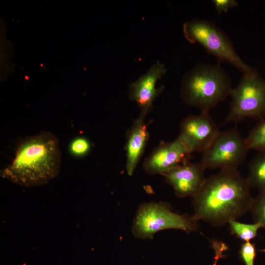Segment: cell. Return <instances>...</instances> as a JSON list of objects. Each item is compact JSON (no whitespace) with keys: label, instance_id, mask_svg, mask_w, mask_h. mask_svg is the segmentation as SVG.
<instances>
[{"label":"cell","instance_id":"10","mask_svg":"<svg viewBox=\"0 0 265 265\" xmlns=\"http://www.w3.org/2000/svg\"><path fill=\"white\" fill-rule=\"evenodd\" d=\"M166 71L165 65L157 61L146 73L129 85V98L137 104L140 112L147 115L153 108L155 100L164 89L163 86L157 88V83Z\"/></svg>","mask_w":265,"mask_h":265},{"label":"cell","instance_id":"18","mask_svg":"<svg viewBox=\"0 0 265 265\" xmlns=\"http://www.w3.org/2000/svg\"><path fill=\"white\" fill-rule=\"evenodd\" d=\"M239 254L245 265H254L256 256L255 244L250 241L243 242L240 246Z\"/></svg>","mask_w":265,"mask_h":265},{"label":"cell","instance_id":"11","mask_svg":"<svg viewBox=\"0 0 265 265\" xmlns=\"http://www.w3.org/2000/svg\"><path fill=\"white\" fill-rule=\"evenodd\" d=\"M205 170L200 163L188 161L172 169L163 176L177 196L193 198L205 180Z\"/></svg>","mask_w":265,"mask_h":265},{"label":"cell","instance_id":"3","mask_svg":"<svg viewBox=\"0 0 265 265\" xmlns=\"http://www.w3.org/2000/svg\"><path fill=\"white\" fill-rule=\"evenodd\" d=\"M232 89L229 76L219 65L200 64L183 78L180 96L187 105L209 112Z\"/></svg>","mask_w":265,"mask_h":265},{"label":"cell","instance_id":"17","mask_svg":"<svg viewBox=\"0 0 265 265\" xmlns=\"http://www.w3.org/2000/svg\"><path fill=\"white\" fill-rule=\"evenodd\" d=\"M90 148L89 141L83 137L76 138L72 141L69 145L70 153L76 157L85 156L89 152Z\"/></svg>","mask_w":265,"mask_h":265},{"label":"cell","instance_id":"15","mask_svg":"<svg viewBox=\"0 0 265 265\" xmlns=\"http://www.w3.org/2000/svg\"><path fill=\"white\" fill-rule=\"evenodd\" d=\"M245 140L249 150H265V120L251 130Z\"/></svg>","mask_w":265,"mask_h":265},{"label":"cell","instance_id":"7","mask_svg":"<svg viewBox=\"0 0 265 265\" xmlns=\"http://www.w3.org/2000/svg\"><path fill=\"white\" fill-rule=\"evenodd\" d=\"M249 150L245 138L234 128L219 132L212 144L202 153L200 163L205 169L237 170Z\"/></svg>","mask_w":265,"mask_h":265},{"label":"cell","instance_id":"21","mask_svg":"<svg viewBox=\"0 0 265 265\" xmlns=\"http://www.w3.org/2000/svg\"><path fill=\"white\" fill-rule=\"evenodd\" d=\"M262 251L265 253V249H263V250H262Z\"/></svg>","mask_w":265,"mask_h":265},{"label":"cell","instance_id":"20","mask_svg":"<svg viewBox=\"0 0 265 265\" xmlns=\"http://www.w3.org/2000/svg\"><path fill=\"white\" fill-rule=\"evenodd\" d=\"M212 246L214 252V262L212 265H217L218 261L225 257L223 253L228 249V247L226 244L219 241H213Z\"/></svg>","mask_w":265,"mask_h":265},{"label":"cell","instance_id":"5","mask_svg":"<svg viewBox=\"0 0 265 265\" xmlns=\"http://www.w3.org/2000/svg\"><path fill=\"white\" fill-rule=\"evenodd\" d=\"M183 33L189 42L199 44L219 62L228 63L243 74L256 70L241 59L227 35L212 23L192 19L184 24Z\"/></svg>","mask_w":265,"mask_h":265},{"label":"cell","instance_id":"9","mask_svg":"<svg viewBox=\"0 0 265 265\" xmlns=\"http://www.w3.org/2000/svg\"><path fill=\"white\" fill-rule=\"evenodd\" d=\"M190 153L177 137L161 142L145 159L144 170L151 175H164L176 167L189 161Z\"/></svg>","mask_w":265,"mask_h":265},{"label":"cell","instance_id":"4","mask_svg":"<svg viewBox=\"0 0 265 265\" xmlns=\"http://www.w3.org/2000/svg\"><path fill=\"white\" fill-rule=\"evenodd\" d=\"M198 220L193 216L181 214L172 211L164 202H150L141 204L132 225V233L138 238L152 239L158 232L177 229L187 233L195 231Z\"/></svg>","mask_w":265,"mask_h":265},{"label":"cell","instance_id":"6","mask_svg":"<svg viewBox=\"0 0 265 265\" xmlns=\"http://www.w3.org/2000/svg\"><path fill=\"white\" fill-rule=\"evenodd\" d=\"M230 95L231 101L226 122L237 123L265 115V80L256 70L243 74Z\"/></svg>","mask_w":265,"mask_h":265},{"label":"cell","instance_id":"12","mask_svg":"<svg viewBox=\"0 0 265 265\" xmlns=\"http://www.w3.org/2000/svg\"><path fill=\"white\" fill-rule=\"evenodd\" d=\"M146 115L140 112L127 133L126 169L130 176L133 175L149 140V133L147 125L145 122Z\"/></svg>","mask_w":265,"mask_h":265},{"label":"cell","instance_id":"19","mask_svg":"<svg viewBox=\"0 0 265 265\" xmlns=\"http://www.w3.org/2000/svg\"><path fill=\"white\" fill-rule=\"evenodd\" d=\"M215 8L219 14L227 12L230 8L238 6V2L234 0H213Z\"/></svg>","mask_w":265,"mask_h":265},{"label":"cell","instance_id":"13","mask_svg":"<svg viewBox=\"0 0 265 265\" xmlns=\"http://www.w3.org/2000/svg\"><path fill=\"white\" fill-rule=\"evenodd\" d=\"M246 180L251 188L265 191V150L260 152L251 162Z\"/></svg>","mask_w":265,"mask_h":265},{"label":"cell","instance_id":"8","mask_svg":"<svg viewBox=\"0 0 265 265\" xmlns=\"http://www.w3.org/2000/svg\"><path fill=\"white\" fill-rule=\"evenodd\" d=\"M219 132L209 112H201L198 115L190 114L182 120L178 137L190 154L203 153Z\"/></svg>","mask_w":265,"mask_h":265},{"label":"cell","instance_id":"2","mask_svg":"<svg viewBox=\"0 0 265 265\" xmlns=\"http://www.w3.org/2000/svg\"><path fill=\"white\" fill-rule=\"evenodd\" d=\"M60 163L58 139L51 132H42L18 142L12 161L0 176L21 186H41L58 175Z\"/></svg>","mask_w":265,"mask_h":265},{"label":"cell","instance_id":"16","mask_svg":"<svg viewBox=\"0 0 265 265\" xmlns=\"http://www.w3.org/2000/svg\"><path fill=\"white\" fill-rule=\"evenodd\" d=\"M250 212L254 222L260 223L265 228V191L260 192L254 198Z\"/></svg>","mask_w":265,"mask_h":265},{"label":"cell","instance_id":"14","mask_svg":"<svg viewBox=\"0 0 265 265\" xmlns=\"http://www.w3.org/2000/svg\"><path fill=\"white\" fill-rule=\"evenodd\" d=\"M231 233L241 240L249 242L256 238L259 230L262 226L258 222L253 224L242 223L236 220H232L228 223Z\"/></svg>","mask_w":265,"mask_h":265},{"label":"cell","instance_id":"1","mask_svg":"<svg viewBox=\"0 0 265 265\" xmlns=\"http://www.w3.org/2000/svg\"><path fill=\"white\" fill-rule=\"evenodd\" d=\"M251 188L237 170H220L206 178L192 198L193 216L215 227L236 219L251 210Z\"/></svg>","mask_w":265,"mask_h":265}]
</instances>
